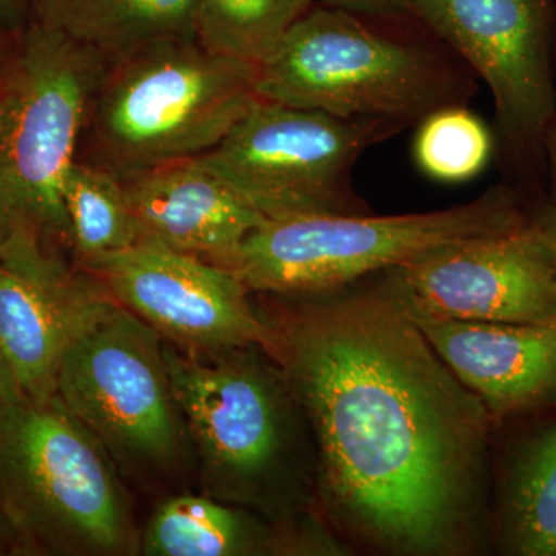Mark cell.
Wrapping results in <instances>:
<instances>
[{"instance_id":"6da1fadb","label":"cell","mask_w":556,"mask_h":556,"mask_svg":"<svg viewBox=\"0 0 556 556\" xmlns=\"http://www.w3.org/2000/svg\"><path fill=\"white\" fill-rule=\"evenodd\" d=\"M372 278L289 298L270 321L313 438L320 508L367 551L485 554L495 422Z\"/></svg>"},{"instance_id":"7a4b0ae2","label":"cell","mask_w":556,"mask_h":556,"mask_svg":"<svg viewBox=\"0 0 556 556\" xmlns=\"http://www.w3.org/2000/svg\"><path fill=\"white\" fill-rule=\"evenodd\" d=\"M477 75L412 14L372 17L314 5L260 65L258 97L338 118L419 126L467 105Z\"/></svg>"},{"instance_id":"3957f363","label":"cell","mask_w":556,"mask_h":556,"mask_svg":"<svg viewBox=\"0 0 556 556\" xmlns=\"http://www.w3.org/2000/svg\"><path fill=\"white\" fill-rule=\"evenodd\" d=\"M179 412L225 503L289 525L317 490L316 452L280 365L258 346L211 353V362L163 346Z\"/></svg>"},{"instance_id":"277c9868","label":"cell","mask_w":556,"mask_h":556,"mask_svg":"<svg viewBox=\"0 0 556 556\" xmlns=\"http://www.w3.org/2000/svg\"><path fill=\"white\" fill-rule=\"evenodd\" d=\"M258 68L197 38L110 62L91 94L76 159L119 179L199 159L260 100Z\"/></svg>"},{"instance_id":"5b68a950","label":"cell","mask_w":556,"mask_h":556,"mask_svg":"<svg viewBox=\"0 0 556 556\" xmlns=\"http://www.w3.org/2000/svg\"><path fill=\"white\" fill-rule=\"evenodd\" d=\"M105 62L25 22L0 68V252L36 240L72 252L62 188Z\"/></svg>"},{"instance_id":"8992f818","label":"cell","mask_w":556,"mask_h":556,"mask_svg":"<svg viewBox=\"0 0 556 556\" xmlns=\"http://www.w3.org/2000/svg\"><path fill=\"white\" fill-rule=\"evenodd\" d=\"M0 514L24 551L131 555L141 543L108 450L56 394L0 419Z\"/></svg>"},{"instance_id":"52a82bcc","label":"cell","mask_w":556,"mask_h":556,"mask_svg":"<svg viewBox=\"0 0 556 556\" xmlns=\"http://www.w3.org/2000/svg\"><path fill=\"white\" fill-rule=\"evenodd\" d=\"M533 200L501 181L466 204L405 215H305L269 219L230 260L251 292L299 298L339 291L433 249L506 232Z\"/></svg>"},{"instance_id":"ba28073f","label":"cell","mask_w":556,"mask_h":556,"mask_svg":"<svg viewBox=\"0 0 556 556\" xmlns=\"http://www.w3.org/2000/svg\"><path fill=\"white\" fill-rule=\"evenodd\" d=\"M404 2L489 87L493 156L503 181L527 199H546L544 138L556 97L554 0Z\"/></svg>"},{"instance_id":"9c48e42d","label":"cell","mask_w":556,"mask_h":556,"mask_svg":"<svg viewBox=\"0 0 556 556\" xmlns=\"http://www.w3.org/2000/svg\"><path fill=\"white\" fill-rule=\"evenodd\" d=\"M405 129L396 121L343 119L260 98L195 160L266 219L369 214L354 189V167L365 150Z\"/></svg>"},{"instance_id":"30bf717a","label":"cell","mask_w":556,"mask_h":556,"mask_svg":"<svg viewBox=\"0 0 556 556\" xmlns=\"http://www.w3.org/2000/svg\"><path fill=\"white\" fill-rule=\"evenodd\" d=\"M164 342L113 303L62 357L56 396L121 466L166 471L181 455L179 412Z\"/></svg>"},{"instance_id":"8fae6325","label":"cell","mask_w":556,"mask_h":556,"mask_svg":"<svg viewBox=\"0 0 556 556\" xmlns=\"http://www.w3.org/2000/svg\"><path fill=\"white\" fill-rule=\"evenodd\" d=\"M379 277L408 316L556 325L554 260L533 206L517 228L433 249Z\"/></svg>"},{"instance_id":"7c38bea8","label":"cell","mask_w":556,"mask_h":556,"mask_svg":"<svg viewBox=\"0 0 556 556\" xmlns=\"http://www.w3.org/2000/svg\"><path fill=\"white\" fill-rule=\"evenodd\" d=\"M123 308L190 351L258 346L273 357L277 331L251 305L236 270L152 240L80 265Z\"/></svg>"},{"instance_id":"4fadbf2b","label":"cell","mask_w":556,"mask_h":556,"mask_svg":"<svg viewBox=\"0 0 556 556\" xmlns=\"http://www.w3.org/2000/svg\"><path fill=\"white\" fill-rule=\"evenodd\" d=\"M113 303L101 281L73 268L61 249L20 240L0 252V348L27 396L56 394L65 351Z\"/></svg>"},{"instance_id":"5bb4252c","label":"cell","mask_w":556,"mask_h":556,"mask_svg":"<svg viewBox=\"0 0 556 556\" xmlns=\"http://www.w3.org/2000/svg\"><path fill=\"white\" fill-rule=\"evenodd\" d=\"M408 317L495 428L556 408V325Z\"/></svg>"},{"instance_id":"9a60e30c","label":"cell","mask_w":556,"mask_h":556,"mask_svg":"<svg viewBox=\"0 0 556 556\" xmlns=\"http://www.w3.org/2000/svg\"><path fill=\"white\" fill-rule=\"evenodd\" d=\"M142 240L228 268L266 219L199 161L166 164L121 179Z\"/></svg>"},{"instance_id":"2e32d148","label":"cell","mask_w":556,"mask_h":556,"mask_svg":"<svg viewBox=\"0 0 556 556\" xmlns=\"http://www.w3.org/2000/svg\"><path fill=\"white\" fill-rule=\"evenodd\" d=\"M149 556L338 555V538L306 521L277 525L248 508L179 495L161 503L139 543Z\"/></svg>"},{"instance_id":"e0dca14e","label":"cell","mask_w":556,"mask_h":556,"mask_svg":"<svg viewBox=\"0 0 556 556\" xmlns=\"http://www.w3.org/2000/svg\"><path fill=\"white\" fill-rule=\"evenodd\" d=\"M493 456V551L556 556V408L503 424Z\"/></svg>"},{"instance_id":"ac0fdd59","label":"cell","mask_w":556,"mask_h":556,"mask_svg":"<svg viewBox=\"0 0 556 556\" xmlns=\"http://www.w3.org/2000/svg\"><path fill=\"white\" fill-rule=\"evenodd\" d=\"M197 0H27L28 22L105 64L164 40L195 38Z\"/></svg>"},{"instance_id":"d6986e66","label":"cell","mask_w":556,"mask_h":556,"mask_svg":"<svg viewBox=\"0 0 556 556\" xmlns=\"http://www.w3.org/2000/svg\"><path fill=\"white\" fill-rule=\"evenodd\" d=\"M62 199L79 266L141 243V226L116 175L76 159L65 175Z\"/></svg>"},{"instance_id":"ffe728a7","label":"cell","mask_w":556,"mask_h":556,"mask_svg":"<svg viewBox=\"0 0 556 556\" xmlns=\"http://www.w3.org/2000/svg\"><path fill=\"white\" fill-rule=\"evenodd\" d=\"M314 5L316 0H197L195 38L260 67Z\"/></svg>"},{"instance_id":"44dd1931","label":"cell","mask_w":556,"mask_h":556,"mask_svg":"<svg viewBox=\"0 0 556 556\" xmlns=\"http://www.w3.org/2000/svg\"><path fill=\"white\" fill-rule=\"evenodd\" d=\"M417 167L441 182L478 177L495 152L493 134L467 105L438 110L417 126Z\"/></svg>"},{"instance_id":"7402d4cb","label":"cell","mask_w":556,"mask_h":556,"mask_svg":"<svg viewBox=\"0 0 556 556\" xmlns=\"http://www.w3.org/2000/svg\"><path fill=\"white\" fill-rule=\"evenodd\" d=\"M316 3L362 16L391 17L408 13L404 0H316Z\"/></svg>"},{"instance_id":"603a6c76","label":"cell","mask_w":556,"mask_h":556,"mask_svg":"<svg viewBox=\"0 0 556 556\" xmlns=\"http://www.w3.org/2000/svg\"><path fill=\"white\" fill-rule=\"evenodd\" d=\"M27 396L22 390L20 380L11 368L9 358L0 348V419L10 412L22 397Z\"/></svg>"},{"instance_id":"cb8c5ba5","label":"cell","mask_w":556,"mask_h":556,"mask_svg":"<svg viewBox=\"0 0 556 556\" xmlns=\"http://www.w3.org/2000/svg\"><path fill=\"white\" fill-rule=\"evenodd\" d=\"M555 78H556V40H555ZM544 163H546V200L556 204V97L554 115L548 123L544 138Z\"/></svg>"},{"instance_id":"d4e9b609","label":"cell","mask_w":556,"mask_h":556,"mask_svg":"<svg viewBox=\"0 0 556 556\" xmlns=\"http://www.w3.org/2000/svg\"><path fill=\"white\" fill-rule=\"evenodd\" d=\"M533 214H535L538 225L543 230L544 239H546L547 247L551 249L556 274V204L546 199L536 200L533 203Z\"/></svg>"},{"instance_id":"484cf974","label":"cell","mask_w":556,"mask_h":556,"mask_svg":"<svg viewBox=\"0 0 556 556\" xmlns=\"http://www.w3.org/2000/svg\"><path fill=\"white\" fill-rule=\"evenodd\" d=\"M27 0H0V31H13L24 25Z\"/></svg>"},{"instance_id":"4316f807","label":"cell","mask_w":556,"mask_h":556,"mask_svg":"<svg viewBox=\"0 0 556 556\" xmlns=\"http://www.w3.org/2000/svg\"><path fill=\"white\" fill-rule=\"evenodd\" d=\"M13 548H17L16 535L9 521L0 514V555L10 554Z\"/></svg>"},{"instance_id":"83f0119b","label":"cell","mask_w":556,"mask_h":556,"mask_svg":"<svg viewBox=\"0 0 556 556\" xmlns=\"http://www.w3.org/2000/svg\"><path fill=\"white\" fill-rule=\"evenodd\" d=\"M21 28L13 31H0V68H2L3 62L7 60V54H9L14 38H16L17 31H20Z\"/></svg>"}]
</instances>
